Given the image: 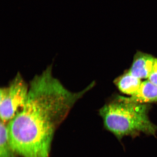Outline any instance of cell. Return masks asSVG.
<instances>
[{
    "mask_svg": "<svg viewBox=\"0 0 157 157\" xmlns=\"http://www.w3.org/2000/svg\"><path fill=\"white\" fill-rule=\"evenodd\" d=\"M155 59L151 55L137 51L134 56L131 67L128 71L140 79L148 78L151 72Z\"/></svg>",
    "mask_w": 157,
    "mask_h": 157,
    "instance_id": "3957f363",
    "label": "cell"
},
{
    "mask_svg": "<svg viewBox=\"0 0 157 157\" xmlns=\"http://www.w3.org/2000/svg\"><path fill=\"white\" fill-rule=\"evenodd\" d=\"M147 79L157 85V58H156L151 72Z\"/></svg>",
    "mask_w": 157,
    "mask_h": 157,
    "instance_id": "52a82bcc",
    "label": "cell"
},
{
    "mask_svg": "<svg viewBox=\"0 0 157 157\" xmlns=\"http://www.w3.org/2000/svg\"><path fill=\"white\" fill-rule=\"evenodd\" d=\"M114 83L121 92L131 96L138 91L142 81L128 71L116 78Z\"/></svg>",
    "mask_w": 157,
    "mask_h": 157,
    "instance_id": "5b68a950",
    "label": "cell"
},
{
    "mask_svg": "<svg viewBox=\"0 0 157 157\" xmlns=\"http://www.w3.org/2000/svg\"><path fill=\"white\" fill-rule=\"evenodd\" d=\"M10 143L8 123H0V157H13Z\"/></svg>",
    "mask_w": 157,
    "mask_h": 157,
    "instance_id": "8992f818",
    "label": "cell"
},
{
    "mask_svg": "<svg viewBox=\"0 0 157 157\" xmlns=\"http://www.w3.org/2000/svg\"><path fill=\"white\" fill-rule=\"evenodd\" d=\"M117 98L127 102L148 104L157 103V85L147 79L142 82L138 91L128 98L118 96Z\"/></svg>",
    "mask_w": 157,
    "mask_h": 157,
    "instance_id": "277c9868",
    "label": "cell"
},
{
    "mask_svg": "<svg viewBox=\"0 0 157 157\" xmlns=\"http://www.w3.org/2000/svg\"><path fill=\"white\" fill-rule=\"evenodd\" d=\"M148 104L127 102L116 98L99 110L105 129L121 140L124 137H136L143 134L156 136L157 126L150 120Z\"/></svg>",
    "mask_w": 157,
    "mask_h": 157,
    "instance_id": "6da1fadb",
    "label": "cell"
},
{
    "mask_svg": "<svg viewBox=\"0 0 157 157\" xmlns=\"http://www.w3.org/2000/svg\"><path fill=\"white\" fill-rule=\"evenodd\" d=\"M29 90L21 73H17L7 86L0 90L1 121L8 123L24 106Z\"/></svg>",
    "mask_w": 157,
    "mask_h": 157,
    "instance_id": "7a4b0ae2",
    "label": "cell"
}]
</instances>
